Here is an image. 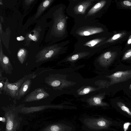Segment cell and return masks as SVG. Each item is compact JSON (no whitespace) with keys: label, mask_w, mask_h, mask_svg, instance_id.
<instances>
[{"label":"cell","mask_w":131,"mask_h":131,"mask_svg":"<svg viewBox=\"0 0 131 131\" xmlns=\"http://www.w3.org/2000/svg\"><path fill=\"white\" fill-rule=\"evenodd\" d=\"M37 75L35 73L25 75L22 78L13 83L9 82L8 79L6 78L5 82L3 93L7 95L15 100H18V93L21 84L28 79H34Z\"/></svg>","instance_id":"8"},{"label":"cell","mask_w":131,"mask_h":131,"mask_svg":"<svg viewBox=\"0 0 131 131\" xmlns=\"http://www.w3.org/2000/svg\"><path fill=\"white\" fill-rule=\"evenodd\" d=\"M97 90V89L96 88L90 86H86L78 90L77 93L79 95H84Z\"/></svg>","instance_id":"23"},{"label":"cell","mask_w":131,"mask_h":131,"mask_svg":"<svg viewBox=\"0 0 131 131\" xmlns=\"http://www.w3.org/2000/svg\"><path fill=\"white\" fill-rule=\"evenodd\" d=\"M5 82L3 81H1L0 82V94L2 93V92L3 91Z\"/></svg>","instance_id":"28"},{"label":"cell","mask_w":131,"mask_h":131,"mask_svg":"<svg viewBox=\"0 0 131 131\" xmlns=\"http://www.w3.org/2000/svg\"><path fill=\"white\" fill-rule=\"evenodd\" d=\"M28 55L27 50L24 48H21L18 50L17 53L18 60L21 64L25 61Z\"/></svg>","instance_id":"22"},{"label":"cell","mask_w":131,"mask_h":131,"mask_svg":"<svg viewBox=\"0 0 131 131\" xmlns=\"http://www.w3.org/2000/svg\"><path fill=\"white\" fill-rule=\"evenodd\" d=\"M36 22L37 23L34 28L26 35L25 46H29L32 41L35 43H39L43 39L45 28L47 27L46 23L41 18Z\"/></svg>","instance_id":"9"},{"label":"cell","mask_w":131,"mask_h":131,"mask_svg":"<svg viewBox=\"0 0 131 131\" xmlns=\"http://www.w3.org/2000/svg\"><path fill=\"white\" fill-rule=\"evenodd\" d=\"M131 124V122H126L125 123L123 126L124 131H127L129 126Z\"/></svg>","instance_id":"27"},{"label":"cell","mask_w":131,"mask_h":131,"mask_svg":"<svg viewBox=\"0 0 131 131\" xmlns=\"http://www.w3.org/2000/svg\"><path fill=\"white\" fill-rule=\"evenodd\" d=\"M131 43V35L129 36L127 41V44H130Z\"/></svg>","instance_id":"31"},{"label":"cell","mask_w":131,"mask_h":131,"mask_svg":"<svg viewBox=\"0 0 131 131\" xmlns=\"http://www.w3.org/2000/svg\"><path fill=\"white\" fill-rule=\"evenodd\" d=\"M131 59V49L128 50L124 53L122 58L123 60Z\"/></svg>","instance_id":"26"},{"label":"cell","mask_w":131,"mask_h":131,"mask_svg":"<svg viewBox=\"0 0 131 131\" xmlns=\"http://www.w3.org/2000/svg\"><path fill=\"white\" fill-rule=\"evenodd\" d=\"M110 80V85L126 81L131 78V70L118 71L106 76Z\"/></svg>","instance_id":"13"},{"label":"cell","mask_w":131,"mask_h":131,"mask_svg":"<svg viewBox=\"0 0 131 131\" xmlns=\"http://www.w3.org/2000/svg\"><path fill=\"white\" fill-rule=\"evenodd\" d=\"M105 29L97 19L74 20L70 34L77 40L104 36Z\"/></svg>","instance_id":"2"},{"label":"cell","mask_w":131,"mask_h":131,"mask_svg":"<svg viewBox=\"0 0 131 131\" xmlns=\"http://www.w3.org/2000/svg\"><path fill=\"white\" fill-rule=\"evenodd\" d=\"M0 5H3V3H2V1L1 0H0Z\"/></svg>","instance_id":"33"},{"label":"cell","mask_w":131,"mask_h":131,"mask_svg":"<svg viewBox=\"0 0 131 131\" xmlns=\"http://www.w3.org/2000/svg\"><path fill=\"white\" fill-rule=\"evenodd\" d=\"M45 82L55 90H61L70 86L71 83L63 79L58 74H50L45 79Z\"/></svg>","instance_id":"11"},{"label":"cell","mask_w":131,"mask_h":131,"mask_svg":"<svg viewBox=\"0 0 131 131\" xmlns=\"http://www.w3.org/2000/svg\"><path fill=\"white\" fill-rule=\"evenodd\" d=\"M19 37L20 38V41H22L24 40L25 39V38L22 36H20Z\"/></svg>","instance_id":"32"},{"label":"cell","mask_w":131,"mask_h":131,"mask_svg":"<svg viewBox=\"0 0 131 131\" xmlns=\"http://www.w3.org/2000/svg\"><path fill=\"white\" fill-rule=\"evenodd\" d=\"M54 1V0H46L42 2L38 8L36 13L29 19V23H31L36 21L41 16L43 13L51 5Z\"/></svg>","instance_id":"18"},{"label":"cell","mask_w":131,"mask_h":131,"mask_svg":"<svg viewBox=\"0 0 131 131\" xmlns=\"http://www.w3.org/2000/svg\"><path fill=\"white\" fill-rule=\"evenodd\" d=\"M71 41L70 40L51 44L44 48L36 56V62L47 61L57 57L66 53Z\"/></svg>","instance_id":"4"},{"label":"cell","mask_w":131,"mask_h":131,"mask_svg":"<svg viewBox=\"0 0 131 131\" xmlns=\"http://www.w3.org/2000/svg\"><path fill=\"white\" fill-rule=\"evenodd\" d=\"M107 39V37L104 36L77 40L74 46L73 51L95 53L100 50V45Z\"/></svg>","instance_id":"7"},{"label":"cell","mask_w":131,"mask_h":131,"mask_svg":"<svg viewBox=\"0 0 131 131\" xmlns=\"http://www.w3.org/2000/svg\"><path fill=\"white\" fill-rule=\"evenodd\" d=\"M98 0H69L66 9L67 15L74 20L84 19L88 12Z\"/></svg>","instance_id":"3"},{"label":"cell","mask_w":131,"mask_h":131,"mask_svg":"<svg viewBox=\"0 0 131 131\" xmlns=\"http://www.w3.org/2000/svg\"><path fill=\"white\" fill-rule=\"evenodd\" d=\"M104 95L105 93H104L92 97L88 99L87 102L90 106H107L108 105L107 103L102 101L104 97Z\"/></svg>","instance_id":"20"},{"label":"cell","mask_w":131,"mask_h":131,"mask_svg":"<svg viewBox=\"0 0 131 131\" xmlns=\"http://www.w3.org/2000/svg\"><path fill=\"white\" fill-rule=\"evenodd\" d=\"M66 8L65 4L60 3L51 7L43 16L51 19L48 23L45 21L49 27L45 41L49 44L63 40L68 36Z\"/></svg>","instance_id":"1"},{"label":"cell","mask_w":131,"mask_h":131,"mask_svg":"<svg viewBox=\"0 0 131 131\" xmlns=\"http://www.w3.org/2000/svg\"><path fill=\"white\" fill-rule=\"evenodd\" d=\"M23 104L16 106L14 104L2 107L6 119L5 131H17L19 128L22 119L19 116V110Z\"/></svg>","instance_id":"5"},{"label":"cell","mask_w":131,"mask_h":131,"mask_svg":"<svg viewBox=\"0 0 131 131\" xmlns=\"http://www.w3.org/2000/svg\"><path fill=\"white\" fill-rule=\"evenodd\" d=\"M34 1V0H25L24 1L25 3L26 6H28L31 4Z\"/></svg>","instance_id":"29"},{"label":"cell","mask_w":131,"mask_h":131,"mask_svg":"<svg viewBox=\"0 0 131 131\" xmlns=\"http://www.w3.org/2000/svg\"><path fill=\"white\" fill-rule=\"evenodd\" d=\"M49 96V94L43 88H38L28 95L23 102H28L37 101L46 99Z\"/></svg>","instance_id":"14"},{"label":"cell","mask_w":131,"mask_h":131,"mask_svg":"<svg viewBox=\"0 0 131 131\" xmlns=\"http://www.w3.org/2000/svg\"><path fill=\"white\" fill-rule=\"evenodd\" d=\"M31 83V80L30 79H28L22 83L18 92V100L29 92L30 89Z\"/></svg>","instance_id":"21"},{"label":"cell","mask_w":131,"mask_h":131,"mask_svg":"<svg viewBox=\"0 0 131 131\" xmlns=\"http://www.w3.org/2000/svg\"><path fill=\"white\" fill-rule=\"evenodd\" d=\"M3 73L1 69L0 68V81H4L5 80L6 77H4L3 76L2 73Z\"/></svg>","instance_id":"30"},{"label":"cell","mask_w":131,"mask_h":131,"mask_svg":"<svg viewBox=\"0 0 131 131\" xmlns=\"http://www.w3.org/2000/svg\"><path fill=\"white\" fill-rule=\"evenodd\" d=\"M117 55L116 52L108 51L102 54L98 57L97 61L104 67L110 65L113 61Z\"/></svg>","instance_id":"17"},{"label":"cell","mask_w":131,"mask_h":131,"mask_svg":"<svg viewBox=\"0 0 131 131\" xmlns=\"http://www.w3.org/2000/svg\"><path fill=\"white\" fill-rule=\"evenodd\" d=\"M105 0H98L88 12L84 19H97L103 14L107 4Z\"/></svg>","instance_id":"10"},{"label":"cell","mask_w":131,"mask_h":131,"mask_svg":"<svg viewBox=\"0 0 131 131\" xmlns=\"http://www.w3.org/2000/svg\"><path fill=\"white\" fill-rule=\"evenodd\" d=\"M0 66L3 72L12 74L13 68L10 60L7 56L3 53L1 42H0Z\"/></svg>","instance_id":"16"},{"label":"cell","mask_w":131,"mask_h":131,"mask_svg":"<svg viewBox=\"0 0 131 131\" xmlns=\"http://www.w3.org/2000/svg\"><path fill=\"white\" fill-rule=\"evenodd\" d=\"M85 131H100L107 129L112 124L111 121L102 117L85 116L79 119Z\"/></svg>","instance_id":"6"},{"label":"cell","mask_w":131,"mask_h":131,"mask_svg":"<svg viewBox=\"0 0 131 131\" xmlns=\"http://www.w3.org/2000/svg\"><path fill=\"white\" fill-rule=\"evenodd\" d=\"M129 89L130 90H131V84L129 86Z\"/></svg>","instance_id":"34"},{"label":"cell","mask_w":131,"mask_h":131,"mask_svg":"<svg viewBox=\"0 0 131 131\" xmlns=\"http://www.w3.org/2000/svg\"><path fill=\"white\" fill-rule=\"evenodd\" d=\"M94 52H74L68 56L65 59L66 61L71 62H74L80 59L83 58L94 53Z\"/></svg>","instance_id":"19"},{"label":"cell","mask_w":131,"mask_h":131,"mask_svg":"<svg viewBox=\"0 0 131 131\" xmlns=\"http://www.w3.org/2000/svg\"><path fill=\"white\" fill-rule=\"evenodd\" d=\"M121 4L123 7L131 9V0L122 1L121 3Z\"/></svg>","instance_id":"25"},{"label":"cell","mask_w":131,"mask_h":131,"mask_svg":"<svg viewBox=\"0 0 131 131\" xmlns=\"http://www.w3.org/2000/svg\"><path fill=\"white\" fill-rule=\"evenodd\" d=\"M75 126L71 123L61 121L51 124L41 131H75Z\"/></svg>","instance_id":"12"},{"label":"cell","mask_w":131,"mask_h":131,"mask_svg":"<svg viewBox=\"0 0 131 131\" xmlns=\"http://www.w3.org/2000/svg\"><path fill=\"white\" fill-rule=\"evenodd\" d=\"M116 104L122 110L131 116V111L124 103L121 102H118Z\"/></svg>","instance_id":"24"},{"label":"cell","mask_w":131,"mask_h":131,"mask_svg":"<svg viewBox=\"0 0 131 131\" xmlns=\"http://www.w3.org/2000/svg\"><path fill=\"white\" fill-rule=\"evenodd\" d=\"M63 107L61 105H45L37 106L25 107L24 104H23L19 110V113L24 114L38 112L49 108H61Z\"/></svg>","instance_id":"15"}]
</instances>
